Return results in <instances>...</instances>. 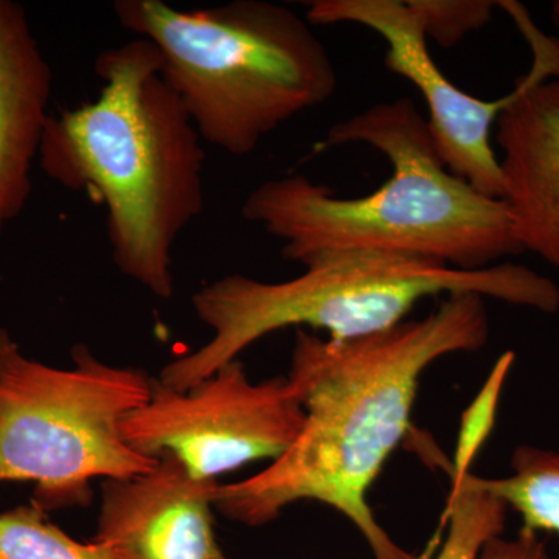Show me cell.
I'll list each match as a JSON object with an SVG mask.
<instances>
[{
    "instance_id": "8fae6325",
    "label": "cell",
    "mask_w": 559,
    "mask_h": 559,
    "mask_svg": "<svg viewBox=\"0 0 559 559\" xmlns=\"http://www.w3.org/2000/svg\"><path fill=\"white\" fill-rule=\"evenodd\" d=\"M51 92L53 72L27 10L0 0V240L31 200Z\"/></svg>"
},
{
    "instance_id": "5bb4252c",
    "label": "cell",
    "mask_w": 559,
    "mask_h": 559,
    "mask_svg": "<svg viewBox=\"0 0 559 559\" xmlns=\"http://www.w3.org/2000/svg\"><path fill=\"white\" fill-rule=\"evenodd\" d=\"M507 513L502 500L460 481L448 495L440 525L448 528V535L433 559L479 558L488 540L502 536Z\"/></svg>"
},
{
    "instance_id": "30bf717a",
    "label": "cell",
    "mask_w": 559,
    "mask_h": 559,
    "mask_svg": "<svg viewBox=\"0 0 559 559\" xmlns=\"http://www.w3.org/2000/svg\"><path fill=\"white\" fill-rule=\"evenodd\" d=\"M495 131L514 237L559 271V79L530 84Z\"/></svg>"
},
{
    "instance_id": "7c38bea8",
    "label": "cell",
    "mask_w": 559,
    "mask_h": 559,
    "mask_svg": "<svg viewBox=\"0 0 559 559\" xmlns=\"http://www.w3.org/2000/svg\"><path fill=\"white\" fill-rule=\"evenodd\" d=\"M460 481L484 489L516 511L521 532L559 536V451L522 444L513 452L509 476L487 479L469 473Z\"/></svg>"
},
{
    "instance_id": "277c9868",
    "label": "cell",
    "mask_w": 559,
    "mask_h": 559,
    "mask_svg": "<svg viewBox=\"0 0 559 559\" xmlns=\"http://www.w3.org/2000/svg\"><path fill=\"white\" fill-rule=\"evenodd\" d=\"M304 267L283 282L231 274L197 290L191 307L212 337L167 364L157 380L189 390L280 330L325 331L331 341L373 336L403 323L429 297L474 294L546 314L559 311L557 283L522 264L462 271L425 257L347 250Z\"/></svg>"
},
{
    "instance_id": "52a82bcc",
    "label": "cell",
    "mask_w": 559,
    "mask_h": 559,
    "mask_svg": "<svg viewBox=\"0 0 559 559\" xmlns=\"http://www.w3.org/2000/svg\"><path fill=\"white\" fill-rule=\"evenodd\" d=\"M307 5L305 17L312 27L355 24L377 33L388 46L385 68L414 84L428 106L429 132L448 170L481 194L502 200V170L492 131L503 110L530 84L559 79V39L540 31L521 3L500 2L527 39L533 62L513 91L488 102L460 90L437 66L425 24L409 0H312Z\"/></svg>"
},
{
    "instance_id": "8992f818",
    "label": "cell",
    "mask_w": 559,
    "mask_h": 559,
    "mask_svg": "<svg viewBox=\"0 0 559 559\" xmlns=\"http://www.w3.org/2000/svg\"><path fill=\"white\" fill-rule=\"evenodd\" d=\"M153 381L84 344L69 369L47 366L0 329V481H32V502L49 513L91 506L95 479L150 473L157 460L124 443L121 423L150 400Z\"/></svg>"
},
{
    "instance_id": "7a4b0ae2",
    "label": "cell",
    "mask_w": 559,
    "mask_h": 559,
    "mask_svg": "<svg viewBox=\"0 0 559 559\" xmlns=\"http://www.w3.org/2000/svg\"><path fill=\"white\" fill-rule=\"evenodd\" d=\"M138 38L98 55L97 100L51 114L39 150L47 178L106 210L117 270L153 296H175L173 252L204 209V142Z\"/></svg>"
},
{
    "instance_id": "ba28073f",
    "label": "cell",
    "mask_w": 559,
    "mask_h": 559,
    "mask_svg": "<svg viewBox=\"0 0 559 559\" xmlns=\"http://www.w3.org/2000/svg\"><path fill=\"white\" fill-rule=\"evenodd\" d=\"M305 409L288 378L253 382L240 359L189 390L154 378L150 400L121 423L132 451L157 460L173 455L200 480L259 460H277L299 437Z\"/></svg>"
},
{
    "instance_id": "2e32d148",
    "label": "cell",
    "mask_w": 559,
    "mask_h": 559,
    "mask_svg": "<svg viewBox=\"0 0 559 559\" xmlns=\"http://www.w3.org/2000/svg\"><path fill=\"white\" fill-rule=\"evenodd\" d=\"M425 24L426 36L443 49L454 47L471 32L479 31L498 2L487 0H409Z\"/></svg>"
},
{
    "instance_id": "5b68a950",
    "label": "cell",
    "mask_w": 559,
    "mask_h": 559,
    "mask_svg": "<svg viewBox=\"0 0 559 559\" xmlns=\"http://www.w3.org/2000/svg\"><path fill=\"white\" fill-rule=\"evenodd\" d=\"M124 31L150 40L162 79L202 142L248 157L286 121L337 90V70L314 27L289 7L231 0L179 10L164 0H117Z\"/></svg>"
},
{
    "instance_id": "4fadbf2b",
    "label": "cell",
    "mask_w": 559,
    "mask_h": 559,
    "mask_svg": "<svg viewBox=\"0 0 559 559\" xmlns=\"http://www.w3.org/2000/svg\"><path fill=\"white\" fill-rule=\"evenodd\" d=\"M0 559L119 558L105 544L70 538L32 502L0 514Z\"/></svg>"
},
{
    "instance_id": "e0dca14e",
    "label": "cell",
    "mask_w": 559,
    "mask_h": 559,
    "mask_svg": "<svg viewBox=\"0 0 559 559\" xmlns=\"http://www.w3.org/2000/svg\"><path fill=\"white\" fill-rule=\"evenodd\" d=\"M477 559H551L538 535L520 532L514 539L502 536L488 540Z\"/></svg>"
},
{
    "instance_id": "3957f363",
    "label": "cell",
    "mask_w": 559,
    "mask_h": 559,
    "mask_svg": "<svg viewBox=\"0 0 559 559\" xmlns=\"http://www.w3.org/2000/svg\"><path fill=\"white\" fill-rule=\"evenodd\" d=\"M369 145L392 176L359 198H341L305 175L264 180L242 216L282 242L283 259L307 266L347 250L406 253L462 271L522 252L509 209L448 170L428 120L411 98L377 103L330 128L318 150Z\"/></svg>"
},
{
    "instance_id": "ac0fdd59",
    "label": "cell",
    "mask_w": 559,
    "mask_h": 559,
    "mask_svg": "<svg viewBox=\"0 0 559 559\" xmlns=\"http://www.w3.org/2000/svg\"><path fill=\"white\" fill-rule=\"evenodd\" d=\"M550 16H551V22H554L555 27H557L559 31V0H555V2L551 3Z\"/></svg>"
},
{
    "instance_id": "9a60e30c",
    "label": "cell",
    "mask_w": 559,
    "mask_h": 559,
    "mask_svg": "<svg viewBox=\"0 0 559 559\" xmlns=\"http://www.w3.org/2000/svg\"><path fill=\"white\" fill-rule=\"evenodd\" d=\"M514 360H516L514 352L500 355L484 385L477 392L476 399L469 404L468 409L463 412L454 460L451 463V488L471 473V465L495 429L500 396L506 388L507 378L513 369Z\"/></svg>"
},
{
    "instance_id": "9c48e42d",
    "label": "cell",
    "mask_w": 559,
    "mask_h": 559,
    "mask_svg": "<svg viewBox=\"0 0 559 559\" xmlns=\"http://www.w3.org/2000/svg\"><path fill=\"white\" fill-rule=\"evenodd\" d=\"M218 480L194 479L173 455L150 473L102 481L95 543L119 559H227L213 518Z\"/></svg>"
},
{
    "instance_id": "6da1fadb",
    "label": "cell",
    "mask_w": 559,
    "mask_h": 559,
    "mask_svg": "<svg viewBox=\"0 0 559 559\" xmlns=\"http://www.w3.org/2000/svg\"><path fill=\"white\" fill-rule=\"evenodd\" d=\"M488 337L485 299L474 294L447 297L426 318L360 340L296 330L286 378L304 406V428L267 468L219 484L213 506L227 520L261 527L293 503L314 500L347 518L374 559H425L390 538L367 496L409 432L425 371L484 348Z\"/></svg>"
}]
</instances>
